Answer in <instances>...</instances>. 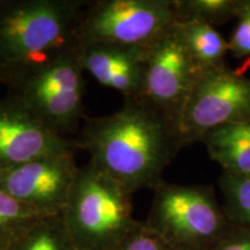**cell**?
I'll return each instance as SVG.
<instances>
[{
	"label": "cell",
	"mask_w": 250,
	"mask_h": 250,
	"mask_svg": "<svg viewBox=\"0 0 250 250\" xmlns=\"http://www.w3.org/2000/svg\"><path fill=\"white\" fill-rule=\"evenodd\" d=\"M153 191L144 224L174 250H210L233 227L213 187L162 180Z\"/></svg>",
	"instance_id": "4"
},
{
	"label": "cell",
	"mask_w": 250,
	"mask_h": 250,
	"mask_svg": "<svg viewBox=\"0 0 250 250\" xmlns=\"http://www.w3.org/2000/svg\"><path fill=\"white\" fill-rule=\"evenodd\" d=\"M132 193L92 161L80 168L61 217L77 250H114L140 221Z\"/></svg>",
	"instance_id": "3"
},
{
	"label": "cell",
	"mask_w": 250,
	"mask_h": 250,
	"mask_svg": "<svg viewBox=\"0 0 250 250\" xmlns=\"http://www.w3.org/2000/svg\"><path fill=\"white\" fill-rule=\"evenodd\" d=\"M175 28L202 73L226 65L225 57L229 52L228 41L217 28L196 21H181L175 23Z\"/></svg>",
	"instance_id": "13"
},
{
	"label": "cell",
	"mask_w": 250,
	"mask_h": 250,
	"mask_svg": "<svg viewBox=\"0 0 250 250\" xmlns=\"http://www.w3.org/2000/svg\"><path fill=\"white\" fill-rule=\"evenodd\" d=\"M88 1L0 0V83L13 86L34 68L77 45Z\"/></svg>",
	"instance_id": "2"
},
{
	"label": "cell",
	"mask_w": 250,
	"mask_h": 250,
	"mask_svg": "<svg viewBox=\"0 0 250 250\" xmlns=\"http://www.w3.org/2000/svg\"><path fill=\"white\" fill-rule=\"evenodd\" d=\"M210 250H250V229L233 226Z\"/></svg>",
	"instance_id": "20"
},
{
	"label": "cell",
	"mask_w": 250,
	"mask_h": 250,
	"mask_svg": "<svg viewBox=\"0 0 250 250\" xmlns=\"http://www.w3.org/2000/svg\"><path fill=\"white\" fill-rule=\"evenodd\" d=\"M223 208L233 226L250 229V176L223 173L218 181Z\"/></svg>",
	"instance_id": "16"
},
{
	"label": "cell",
	"mask_w": 250,
	"mask_h": 250,
	"mask_svg": "<svg viewBox=\"0 0 250 250\" xmlns=\"http://www.w3.org/2000/svg\"><path fill=\"white\" fill-rule=\"evenodd\" d=\"M45 215L0 189V250H14L26 233Z\"/></svg>",
	"instance_id": "14"
},
{
	"label": "cell",
	"mask_w": 250,
	"mask_h": 250,
	"mask_svg": "<svg viewBox=\"0 0 250 250\" xmlns=\"http://www.w3.org/2000/svg\"><path fill=\"white\" fill-rule=\"evenodd\" d=\"M14 250H77L61 215L41 218Z\"/></svg>",
	"instance_id": "17"
},
{
	"label": "cell",
	"mask_w": 250,
	"mask_h": 250,
	"mask_svg": "<svg viewBox=\"0 0 250 250\" xmlns=\"http://www.w3.org/2000/svg\"><path fill=\"white\" fill-rule=\"evenodd\" d=\"M83 72L76 45L34 68L9 87L7 95L65 136L76 129L83 115Z\"/></svg>",
	"instance_id": "5"
},
{
	"label": "cell",
	"mask_w": 250,
	"mask_h": 250,
	"mask_svg": "<svg viewBox=\"0 0 250 250\" xmlns=\"http://www.w3.org/2000/svg\"><path fill=\"white\" fill-rule=\"evenodd\" d=\"M76 149L74 139L50 129L12 96L0 98V170Z\"/></svg>",
	"instance_id": "10"
},
{
	"label": "cell",
	"mask_w": 250,
	"mask_h": 250,
	"mask_svg": "<svg viewBox=\"0 0 250 250\" xmlns=\"http://www.w3.org/2000/svg\"><path fill=\"white\" fill-rule=\"evenodd\" d=\"M202 74L174 24L147 48L139 100L158 111L174 127Z\"/></svg>",
	"instance_id": "8"
},
{
	"label": "cell",
	"mask_w": 250,
	"mask_h": 250,
	"mask_svg": "<svg viewBox=\"0 0 250 250\" xmlns=\"http://www.w3.org/2000/svg\"><path fill=\"white\" fill-rule=\"evenodd\" d=\"M74 142L130 193L154 189L181 151L173 125L140 100H126L114 114L88 118Z\"/></svg>",
	"instance_id": "1"
},
{
	"label": "cell",
	"mask_w": 250,
	"mask_h": 250,
	"mask_svg": "<svg viewBox=\"0 0 250 250\" xmlns=\"http://www.w3.org/2000/svg\"><path fill=\"white\" fill-rule=\"evenodd\" d=\"M80 168L74 152L58 153L0 170V189L43 215H61Z\"/></svg>",
	"instance_id": "9"
},
{
	"label": "cell",
	"mask_w": 250,
	"mask_h": 250,
	"mask_svg": "<svg viewBox=\"0 0 250 250\" xmlns=\"http://www.w3.org/2000/svg\"><path fill=\"white\" fill-rule=\"evenodd\" d=\"M250 115V77L224 65L205 72L190 93L174 130L180 148Z\"/></svg>",
	"instance_id": "7"
},
{
	"label": "cell",
	"mask_w": 250,
	"mask_h": 250,
	"mask_svg": "<svg viewBox=\"0 0 250 250\" xmlns=\"http://www.w3.org/2000/svg\"><path fill=\"white\" fill-rule=\"evenodd\" d=\"M83 71L102 86L117 90L126 100H139L145 76L147 48L109 43L77 44Z\"/></svg>",
	"instance_id": "11"
},
{
	"label": "cell",
	"mask_w": 250,
	"mask_h": 250,
	"mask_svg": "<svg viewBox=\"0 0 250 250\" xmlns=\"http://www.w3.org/2000/svg\"><path fill=\"white\" fill-rule=\"evenodd\" d=\"M114 250H174L160 236L156 235L144 223L130 233V235Z\"/></svg>",
	"instance_id": "19"
},
{
	"label": "cell",
	"mask_w": 250,
	"mask_h": 250,
	"mask_svg": "<svg viewBox=\"0 0 250 250\" xmlns=\"http://www.w3.org/2000/svg\"><path fill=\"white\" fill-rule=\"evenodd\" d=\"M201 143L223 173L250 176V115L210 131Z\"/></svg>",
	"instance_id": "12"
},
{
	"label": "cell",
	"mask_w": 250,
	"mask_h": 250,
	"mask_svg": "<svg viewBox=\"0 0 250 250\" xmlns=\"http://www.w3.org/2000/svg\"><path fill=\"white\" fill-rule=\"evenodd\" d=\"M235 71L240 74H246V72L250 71V59H247V61L242 62V64L237 68H235Z\"/></svg>",
	"instance_id": "21"
},
{
	"label": "cell",
	"mask_w": 250,
	"mask_h": 250,
	"mask_svg": "<svg viewBox=\"0 0 250 250\" xmlns=\"http://www.w3.org/2000/svg\"><path fill=\"white\" fill-rule=\"evenodd\" d=\"M176 22L174 0H98L81 12L76 40L148 48Z\"/></svg>",
	"instance_id": "6"
},
{
	"label": "cell",
	"mask_w": 250,
	"mask_h": 250,
	"mask_svg": "<svg viewBox=\"0 0 250 250\" xmlns=\"http://www.w3.org/2000/svg\"><path fill=\"white\" fill-rule=\"evenodd\" d=\"M241 0H174L177 22L196 21L220 26L236 19Z\"/></svg>",
	"instance_id": "15"
},
{
	"label": "cell",
	"mask_w": 250,
	"mask_h": 250,
	"mask_svg": "<svg viewBox=\"0 0 250 250\" xmlns=\"http://www.w3.org/2000/svg\"><path fill=\"white\" fill-rule=\"evenodd\" d=\"M228 48L237 61L250 59V0H241L236 14V26L228 40Z\"/></svg>",
	"instance_id": "18"
}]
</instances>
